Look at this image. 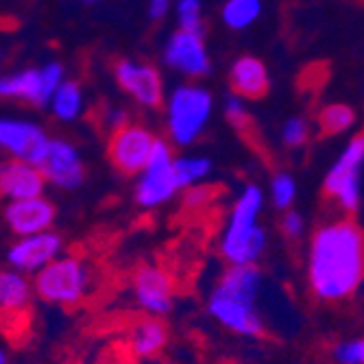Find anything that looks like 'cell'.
<instances>
[{"instance_id":"obj_1","label":"cell","mask_w":364,"mask_h":364,"mask_svg":"<svg viewBox=\"0 0 364 364\" xmlns=\"http://www.w3.org/2000/svg\"><path fill=\"white\" fill-rule=\"evenodd\" d=\"M308 286L318 301H345L364 282V229L338 218L321 225L308 249Z\"/></svg>"},{"instance_id":"obj_2","label":"cell","mask_w":364,"mask_h":364,"mask_svg":"<svg viewBox=\"0 0 364 364\" xmlns=\"http://www.w3.org/2000/svg\"><path fill=\"white\" fill-rule=\"evenodd\" d=\"M264 290V275L255 267H227L208 296L210 316L229 332L245 338L264 334V316L257 299Z\"/></svg>"},{"instance_id":"obj_3","label":"cell","mask_w":364,"mask_h":364,"mask_svg":"<svg viewBox=\"0 0 364 364\" xmlns=\"http://www.w3.org/2000/svg\"><path fill=\"white\" fill-rule=\"evenodd\" d=\"M264 194L257 186H247L229 212L220 236V255L229 267H253L267 251L269 236L259 223Z\"/></svg>"},{"instance_id":"obj_4","label":"cell","mask_w":364,"mask_h":364,"mask_svg":"<svg viewBox=\"0 0 364 364\" xmlns=\"http://www.w3.org/2000/svg\"><path fill=\"white\" fill-rule=\"evenodd\" d=\"M92 275L87 264L75 255H59L48 267H44L38 275H33V288L42 301L75 308L83 304L90 292Z\"/></svg>"},{"instance_id":"obj_5","label":"cell","mask_w":364,"mask_h":364,"mask_svg":"<svg viewBox=\"0 0 364 364\" xmlns=\"http://www.w3.org/2000/svg\"><path fill=\"white\" fill-rule=\"evenodd\" d=\"M212 114V94L198 85H181L168 101V134L175 144L188 146L198 136Z\"/></svg>"},{"instance_id":"obj_6","label":"cell","mask_w":364,"mask_h":364,"mask_svg":"<svg viewBox=\"0 0 364 364\" xmlns=\"http://www.w3.org/2000/svg\"><path fill=\"white\" fill-rule=\"evenodd\" d=\"M364 164V136L353 138L338 161L329 168L323 192L338 203L345 212H355L360 208V171Z\"/></svg>"},{"instance_id":"obj_7","label":"cell","mask_w":364,"mask_h":364,"mask_svg":"<svg viewBox=\"0 0 364 364\" xmlns=\"http://www.w3.org/2000/svg\"><path fill=\"white\" fill-rule=\"evenodd\" d=\"M179 190L181 188L175 175V159L168 144L159 140L149 166L140 173V181L136 186V201L142 208H159L168 203Z\"/></svg>"},{"instance_id":"obj_8","label":"cell","mask_w":364,"mask_h":364,"mask_svg":"<svg viewBox=\"0 0 364 364\" xmlns=\"http://www.w3.org/2000/svg\"><path fill=\"white\" fill-rule=\"evenodd\" d=\"M157 142L159 140L149 129L140 124H122L109 140V159L120 173L138 175L149 166Z\"/></svg>"},{"instance_id":"obj_9","label":"cell","mask_w":364,"mask_h":364,"mask_svg":"<svg viewBox=\"0 0 364 364\" xmlns=\"http://www.w3.org/2000/svg\"><path fill=\"white\" fill-rule=\"evenodd\" d=\"M63 83L61 63H48L42 70H22L18 75L0 77V96L3 98H22L31 103H50L53 94Z\"/></svg>"},{"instance_id":"obj_10","label":"cell","mask_w":364,"mask_h":364,"mask_svg":"<svg viewBox=\"0 0 364 364\" xmlns=\"http://www.w3.org/2000/svg\"><path fill=\"white\" fill-rule=\"evenodd\" d=\"M131 294H134L140 310L157 318L168 314L175 304V288L171 275L159 267H153V264L140 267L134 273V277H131Z\"/></svg>"},{"instance_id":"obj_11","label":"cell","mask_w":364,"mask_h":364,"mask_svg":"<svg viewBox=\"0 0 364 364\" xmlns=\"http://www.w3.org/2000/svg\"><path fill=\"white\" fill-rule=\"evenodd\" d=\"M63 251V240L53 229L42 234L22 236L7 251V264L24 275H38Z\"/></svg>"},{"instance_id":"obj_12","label":"cell","mask_w":364,"mask_h":364,"mask_svg":"<svg viewBox=\"0 0 364 364\" xmlns=\"http://www.w3.org/2000/svg\"><path fill=\"white\" fill-rule=\"evenodd\" d=\"M118 85L144 107H159L164 98V85L159 73L153 65L122 59L114 65Z\"/></svg>"},{"instance_id":"obj_13","label":"cell","mask_w":364,"mask_h":364,"mask_svg":"<svg viewBox=\"0 0 364 364\" xmlns=\"http://www.w3.org/2000/svg\"><path fill=\"white\" fill-rule=\"evenodd\" d=\"M48 146L50 140L38 124L24 120H0V149L9 151L14 157L42 166Z\"/></svg>"},{"instance_id":"obj_14","label":"cell","mask_w":364,"mask_h":364,"mask_svg":"<svg viewBox=\"0 0 364 364\" xmlns=\"http://www.w3.org/2000/svg\"><path fill=\"white\" fill-rule=\"evenodd\" d=\"M5 223L18 238L48 231L55 223V205L44 196L20 198L5 205Z\"/></svg>"},{"instance_id":"obj_15","label":"cell","mask_w":364,"mask_h":364,"mask_svg":"<svg viewBox=\"0 0 364 364\" xmlns=\"http://www.w3.org/2000/svg\"><path fill=\"white\" fill-rule=\"evenodd\" d=\"M164 59H166L171 68L188 77H205L210 73V57H208L201 33L179 28L168 40Z\"/></svg>"},{"instance_id":"obj_16","label":"cell","mask_w":364,"mask_h":364,"mask_svg":"<svg viewBox=\"0 0 364 364\" xmlns=\"http://www.w3.org/2000/svg\"><path fill=\"white\" fill-rule=\"evenodd\" d=\"M40 168H42L46 181H50L63 190L79 188L85 177L83 161H81L77 149L65 140H50L48 153H46Z\"/></svg>"},{"instance_id":"obj_17","label":"cell","mask_w":364,"mask_h":364,"mask_svg":"<svg viewBox=\"0 0 364 364\" xmlns=\"http://www.w3.org/2000/svg\"><path fill=\"white\" fill-rule=\"evenodd\" d=\"M46 177L40 166L26 159H11L0 166V194L7 201H20V198L44 196Z\"/></svg>"},{"instance_id":"obj_18","label":"cell","mask_w":364,"mask_h":364,"mask_svg":"<svg viewBox=\"0 0 364 364\" xmlns=\"http://www.w3.org/2000/svg\"><path fill=\"white\" fill-rule=\"evenodd\" d=\"M229 83L238 96L242 98H262L269 92V73L267 65L255 57H240L234 61L229 70Z\"/></svg>"},{"instance_id":"obj_19","label":"cell","mask_w":364,"mask_h":364,"mask_svg":"<svg viewBox=\"0 0 364 364\" xmlns=\"http://www.w3.org/2000/svg\"><path fill=\"white\" fill-rule=\"evenodd\" d=\"M168 343V329L157 316L140 318L129 329V349L136 358L149 360L155 358Z\"/></svg>"},{"instance_id":"obj_20","label":"cell","mask_w":364,"mask_h":364,"mask_svg":"<svg viewBox=\"0 0 364 364\" xmlns=\"http://www.w3.org/2000/svg\"><path fill=\"white\" fill-rule=\"evenodd\" d=\"M33 292L36 288H33L28 275L16 269L0 271V312L3 314L24 312L33 299Z\"/></svg>"},{"instance_id":"obj_21","label":"cell","mask_w":364,"mask_h":364,"mask_svg":"<svg viewBox=\"0 0 364 364\" xmlns=\"http://www.w3.org/2000/svg\"><path fill=\"white\" fill-rule=\"evenodd\" d=\"M53 114L65 122L75 120L83 109V94L75 81H63L50 98Z\"/></svg>"},{"instance_id":"obj_22","label":"cell","mask_w":364,"mask_h":364,"mask_svg":"<svg viewBox=\"0 0 364 364\" xmlns=\"http://www.w3.org/2000/svg\"><path fill=\"white\" fill-rule=\"evenodd\" d=\"M316 122H318V129L323 136H338L355 122V114L351 107L334 103V105H327L321 109Z\"/></svg>"},{"instance_id":"obj_23","label":"cell","mask_w":364,"mask_h":364,"mask_svg":"<svg viewBox=\"0 0 364 364\" xmlns=\"http://www.w3.org/2000/svg\"><path fill=\"white\" fill-rule=\"evenodd\" d=\"M259 0H227L223 7V20L229 28H247L259 18Z\"/></svg>"},{"instance_id":"obj_24","label":"cell","mask_w":364,"mask_h":364,"mask_svg":"<svg viewBox=\"0 0 364 364\" xmlns=\"http://www.w3.org/2000/svg\"><path fill=\"white\" fill-rule=\"evenodd\" d=\"M212 173V161L208 157H179L175 159V175L179 188H192L201 183Z\"/></svg>"},{"instance_id":"obj_25","label":"cell","mask_w":364,"mask_h":364,"mask_svg":"<svg viewBox=\"0 0 364 364\" xmlns=\"http://www.w3.org/2000/svg\"><path fill=\"white\" fill-rule=\"evenodd\" d=\"M296 196V183L288 173H279L275 175L273 183H271V201L277 210H290V205L294 203Z\"/></svg>"},{"instance_id":"obj_26","label":"cell","mask_w":364,"mask_h":364,"mask_svg":"<svg viewBox=\"0 0 364 364\" xmlns=\"http://www.w3.org/2000/svg\"><path fill=\"white\" fill-rule=\"evenodd\" d=\"M332 360L336 364H364V338L341 341L332 347Z\"/></svg>"},{"instance_id":"obj_27","label":"cell","mask_w":364,"mask_h":364,"mask_svg":"<svg viewBox=\"0 0 364 364\" xmlns=\"http://www.w3.org/2000/svg\"><path fill=\"white\" fill-rule=\"evenodd\" d=\"M179 24L183 31L203 33V20H201V3L198 0H179L177 7Z\"/></svg>"},{"instance_id":"obj_28","label":"cell","mask_w":364,"mask_h":364,"mask_svg":"<svg viewBox=\"0 0 364 364\" xmlns=\"http://www.w3.org/2000/svg\"><path fill=\"white\" fill-rule=\"evenodd\" d=\"M282 140L286 146L296 149L308 142V124L304 118H290L282 129Z\"/></svg>"},{"instance_id":"obj_29","label":"cell","mask_w":364,"mask_h":364,"mask_svg":"<svg viewBox=\"0 0 364 364\" xmlns=\"http://www.w3.org/2000/svg\"><path fill=\"white\" fill-rule=\"evenodd\" d=\"M282 234L288 238V240H299L304 236V231H306V220L299 212H294V210H286V214L282 216Z\"/></svg>"},{"instance_id":"obj_30","label":"cell","mask_w":364,"mask_h":364,"mask_svg":"<svg viewBox=\"0 0 364 364\" xmlns=\"http://www.w3.org/2000/svg\"><path fill=\"white\" fill-rule=\"evenodd\" d=\"M227 118H229V122H231V124L238 127L240 131L247 127V122H249V114H247V109H245V105H242L240 98L231 96L229 101H227Z\"/></svg>"},{"instance_id":"obj_31","label":"cell","mask_w":364,"mask_h":364,"mask_svg":"<svg viewBox=\"0 0 364 364\" xmlns=\"http://www.w3.org/2000/svg\"><path fill=\"white\" fill-rule=\"evenodd\" d=\"M210 194H212L210 188L196 183V186L188 188V192H186V205L188 208H201L210 201Z\"/></svg>"},{"instance_id":"obj_32","label":"cell","mask_w":364,"mask_h":364,"mask_svg":"<svg viewBox=\"0 0 364 364\" xmlns=\"http://www.w3.org/2000/svg\"><path fill=\"white\" fill-rule=\"evenodd\" d=\"M171 9V0H149V16L153 20H159L168 14Z\"/></svg>"},{"instance_id":"obj_33","label":"cell","mask_w":364,"mask_h":364,"mask_svg":"<svg viewBox=\"0 0 364 364\" xmlns=\"http://www.w3.org/2000/svg\"><path fill=\"white\" fill-rule=\"evenodd\" d=\"M0 364H9V355H7V349L0 345Z\"/></svg>"},{"instance_id":"obj_34","label":"cell","mask_w":364,"mask_h":364,"mask_svg":"<svg viewBox=\"0 0 364 364\" xmlns=\"http://www.w3.org/2000/svg\"><path fill=\"white\" fill-rule=\"evenodd\" d=\"M81 3H101V0H81Z\"/></svg>"}]
</instances>
